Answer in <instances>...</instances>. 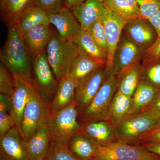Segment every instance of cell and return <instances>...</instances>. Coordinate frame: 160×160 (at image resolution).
<instances>
[{
    "mask_svg": "<svg viewBox=\"0 0 160 160\" xmlns=\"http://www.w3.org/2000/svg\"><path fill=\"white\" fill-rule=\"evenodd\" d=\"M15 82L14 90L11 97V107L9 114L13 118L17 126L19 128L23 112L25 109L29 92L32 84L25 82L16 77H13Z\"/></svg>",
    "mask_w": 160,
    "mask_h": 160,
    "instance_id": "cell-19",
    "label": "cell"
},
{
    "mask_svg": "<svg viewBox=\"0 0 160 160\" xmlns=\"http://www.w3.org/2000/svg\"><path fill=\"white\" fill-rule=\"evenodd\" d=\"M143 112H146L152 117L160 119V92L153 102Z\"/></svg>",
    "mask_w": 160,
    "mask_h": 160,
    "instance_id": "cell-39",
    "label": "cell"
},
{
    "mask_svg": "<svg viewBox=\"0 0 160 160\" xmlns=\"http://www.w3.org/2000/svg\"><path fill=\"white\" fill-rule=\"evenodd\" d=\"M72 41L82 51L98 62L106 65L107 55L100 49L89 32L82 29Z\"/></svg>",
    "mask_w": 160,
    "mask_h": 160,
    "instance_id": "cell-29",
    "label": "cell"
},
{
    "mask_svg": "<svg viewBox=\"0 0 160 160\" xmlns=\"http://www.w3.org/2000/svg\"><path fill=\"white\" fill-rule=\"evenodd\" d=\"M38 160H50L48 158H45V159H41Z\"/></svg>",
    "mask_w": 160,
    "mask_h": 160,
    "instance_id": "cell-44",
    "label": "cell"
},
{
    "mask_svg": "<svg viewBox=\"0 0 160 160\" xmlns=\"http://www.w3.org/2000/svg\"><path fill=\"white\" fill-rule=\"evenodd\" d=\"M47 121L29 138L24 141L29 160L47 158L49 155L53 142Z\"/></svg>",
    "mask_w": 160,
    "mask_h": 160,
    "instance_id": "cell-14",
    "label": "cell"
},
{
    "mask_svg": "<svg viewBox=\"0 0 160 160\" xmlns=\"http://www.w3.org/2000/svg\"><path fill=\"white\" fill-rule=\"evenodd\" d=\"M106 79L105 65L95 69L78 83L74 98L78 115L89 106Z\"/></svg>",
    "mask_w": 160,
    "mask_h": 160,
    "instance_id": "cell-9",
    "label": "cell"
},
{
    "mask_svg": "<svg viewBox=\"0 0 160 160\" xmlns=\"http://www.w3.org/2000/svg\"><path fill=\"white\" fill-rule=\"evenodd\" d=\"M16 126V122L10 114L7 112H0V137L2 136Z\"/></svg>",
    "mask_w": 160,
    "mask_h": 160,
    "instance_id": "cell-37",
    "label": "cell"
},
{
    "mask_svg": "<svg viewBox=\"0 0 160 160\" xmlns=\"http://www.w3.org/2000/svg\"><path fill=\"white\" fill-rule=\"evenodd\" d=\"M50 25L40 24L23 35V41L32 59L35 58L46 49L53 33Z\"/></svg>",
    "mask_w": 160,
    "mask_h": 160,
    "instance_id": "cell-16",
    "label": "cell"
},
{
    "mask_svg": "<svg viewBox=\"0 0 160 160\" xmlns=\"http://www.w3.org/2000/svg\"><path fill=\"white\" fill-rule=\"evenodd\" d=\"M87 31L91 34L100 49L107 56V39L104 25L101 20L95 23Z\"/></svg>",
    "mask_w": 160,
    "mask_h": 160,
    "instance_id": "cell-32",
    "label": "cell"
},
{
    "mask_svg": "<svg viewBox=\"0 0 160 160\" xmlns=\"http://www.w3.org/2000/svg\"><path fill=\"white\" fill-rule=\"evenodd\" d=\"M104 6L125 22L140 17L137 0H102Z\"/></svg>",
    "mask_w": 160,
    "mask_h": 160,
    "instance_id": "cell-26",
    "label": "cell"
},
{
    "mask_svg": "<svg viewBox=\"0 0 160 160\" xmlns=\"http://www.w3.org/2000/svg\"><path fill=\"white\" fill-rule=\"evenodd\" d=\"M64 0H32V6L39 8L47 14L56 12L63 7Z\"/></svg>",
    "mask_w": 160,
    "mask_h": 160,
    "instance_id": "cell-35",
    "label": "cell"
},
{
    "mask_svg": "<svg viewBox=\"0 0 160 160\" xmlns=\"http://www.w3.org/2000/svg\"><path fill=\"white\" fill-rule=\"evenodd\" d=\"M105 65L79 49L78 54L72 65L69 75L78 84L86 76Z\"/></svg>",
    "mask_w": 160,
    "mask_h": 160,
    "instance_id": "cell-24",
    "label": "cell"
},
{
    "mask_svg": "<svg viewBox=\"0 0 160 160\" xmlns=\"http://www.w3.org/2000/svg\"><path fill=\"white\" fill-rule=\"evenodd\" d=\"M32 86L49 110L58 82L49 65L46 49L32 60Z\"/></svg>",
    "mask_w": 160,
    "mask_h": 160,
    "instance_id": "cell-5",
    "label": "cell"
},
{
    "mask_svg": "<svg viewBox=\"0 0 160 160\" xmlns=\"http://www.w3.org/2000/svg\"><path fill=\"white\" fill-rule=\"evenodd\" d=\"M144 52L123 33L113 56L110 76L116 75L132 64L142 61Z\"/></svg>",
    "mask_w": 160,
    "mask_h": 160,
    "instance_id": "cell-12",
    "label": "cell"
},
{
    "mask_svg": "<svg viewBox=\"0 0 160 160\" xmlns=\"http://www.w3.org/2000/svg\"><path fill=\"white\" fill-rule=\"evenodd\" d=\"M49 115V109L43 102L32 85L19 128L23 140L26 141L29 138L46 122Z\"/></svg>",
    "mask_w": 160,
    "mask_h": 160,
    "instance_id": "cell-7",
    "label": "cell"
},
{
    "mask_svg": "<svg viewBox=\"0 0 160 160\" xmlns=\"http://www.w3.org/2000/svg\"><path fill=\"white\" fill-rule=\"evenodd\" d=\"M141 66L142 61H140L126 67L116 74L117 90L126 95L132 97L141 81Z\"/></svg>",
    "mask_w": 160,
    "mask_h": 160,
    "instance_id": "cell-22",
    "label": "cell"
},
{
    "mask_svg": "<svg viewBox=\"0 0 160 160\" xmlns=\"http://www.w3.org/2000/svg\"><path fill=\"white\" fill-rule=\"evenodd\" d=\"M105 8L102 0H86L71 10L82 29L87 31L95 23L101 20Z\"/></svg>",
    "mask_w": 160,
    "mask_h": 160,
    "instance_id": "cell-18",
    "label": "cell"
},
{
    "mask_svg": "<svg viewBox=\"0 0 160 160\" xmlns=\"http://www.w3.org/2000/svg\"><path fill=\"white\" fill-rule=\"evenodd\" d=\"M105 7L101 20L105 28L107 42V58L106 65V79L110 77L115 52L122 33L123 27L126 22L105 6Z\"/></svg>",
    "mask_w": 160,
    "mask_h": 160,
    "instance_id": "cell-10",
    "label": "cell"
},
{
    "mask_svg": "<svg viewBox=\"0 0 160 160\" xmlns=\"http://www.w3.org/2000/svg\"><path fill=\"white\" fill-rule=\"evenodd\" d=\"M80 132L99 145L118 142L116 127L110 121H101L82 124Z\"/></svg>",
    "mask_w": 160,
    "mask_h": 160,
    "instance_id": "cell-17",
    "label": "cell"
},
{
    "mask_svg": "<svg viewBox=\"0 0 160 160\" xmlns=\"http://www.w3.org/2000/svg\"><path fill=\"white\" fill-rule=\"evenodd\" d=\"M149 21L155 29L158 38H160V10L155 13Z\"/></svg>",
    "mask_w": 160,
    "mask_h": 160,
    "instance_id": "cell-41",
    "label": "cell"
},
{
    "mask_svg": "<svg viewBox=\"0 0 160 160\" xmlns=\"http://www.w3.org/2000/svg\"><path fill=\"white\" fill-rule=\"evenodd\" d=\"M11 102V97L6 95L0 94V112H9Z\"/></svg>",
    "mask_w": 160,
    "mask_h": 160,
    "instance_id": "cell-40",
    "label": "cell"
},
{
    "mask_svg": "<svg viewBox=\"0 0 160 160\" xmlns=\"http://www.w3.org/2000/svg\"><path fill=\"white\" fill-rule=\"evenodd\" d=\"M0 160H29L17 126L0 137Z\"/></svg>",
    "mask_w": 160,
    "mask_h": 160,
    "instance_id": "cell-13",
    "label": "cell"
},
{
    "mask_svg": "<svg viewBox=\"0 0 160 160\" xmlns=\"http://www.w3.org/2000/svg\"><path fill=\"white\" fill-rule=\"evenodd\" d=\"M92 160H160V156L148 151L142 145L118 141L99 145Z\"/></svg>",
    "mask_w": 160,
    "mask_h": 160,
    "instance_id": "cell-6",
    "label": "cell"
},
{
    "mask_svg": "<svg viewBox=\"0 0 160 160\" xmlns=\"http://www.w3.org/2000/svg\"><path fill=\"white\" fill-rule=\"evenodd\" d=\"M141 80L160 92V58L142 63Z\"/></svg>",
    "mask_w": 160,
    "mask_h": 160,
    "instance_id": "cell-30",
    "label": "cell"
},
{
    "mask_svg": "<svg viewBox=\"0 0 160 160\" xmlns=\"http://www.w3.org/2000/svg\"><path fill=\"white\" fill-rule=\"evenodd\" d=\"M140 11V17L149 20L160 10V0H137Z\"/></svg>",
    "mask_w": 160,
    "mask_h": 160,
    "instance_id": "cell-34",
    "label": "cell"
},
{
    "mask_svg": "<svg viewBox=\"0 0 160 160\" xmlns=\"http://www.w3.org/2000/svg\"><path fill=\"white\" fill-rule=\"evenodd\" d=\"M22 36L32 27L40 24H50L48 15L42 9L33 6L27 8L15 23Z\"/></svg>",
    "mask_w": 160,
    "mask_h": 160,
    "instance_id": "cell-25",
    "label": "cell"
},
{
    "mask_svg": "<svg viewBox=\"0 0 160 160\" xmlns=\"http://www.w3.org/2000/svg\"><path fill=\"white\" fill-rule=\"evenodd\" d=\"M31 6L32 0H0L1 17L8 26L15 24L20 16Z\"/></svg>",
    "mask_w": 160,
    "mask_h": 160,
    "instance_id": "cell-28",
    "label": "cell"
},
{
    "mask_svg": "<svg viewBox=\"0 0 160 160\" xmlns=\"http://www.w3.org/2000/svg\"><path fill=\"white\" fill-rule=\"evenodd\" d=\"M0 58L12 76L32 84V60L15 24L8 25V36L1 49Z\"/></svg>",
    "mask_w": 160,
    "mask_h": 160,
    "instance_id": "cell-1",
    "label": "cell"
},
{
    "mask_svg": "<svg viewBox=\"0 0 160 160\" xmlns=\"http://www.w3.org/2000/svg\"><path fill=\"white\" fill-rule=\"evenodd\" d=\"M78 85L69 75L60 80L49 107L50 114L55 113L74 102L76 88Z\"/></svg>",
    "mask_w": 160,
    "mask_h": 160,
    "instance_id": "cell-20",
    "label": "cell"
},
{
    "mask_svg": "<svg viewBox=\"0 0 160 160\" xmlns=\"http://www.w3.org/2000/svg\"><path fill=\"white\" fill-rule=\"evenodd\" d=\"M117 90V77L112 75L105 80L89 106L79 115V122L82 125L97 121H110L109 108Z\"/></svg>",
    "mask_w": 160,
    "mask_h": 160,
    "instance_id": "cell-3",
    "label": "cell"
},
{
    "mask_svg": "<svg viewBox=\"0 0 160 160\" xmlns=\"http://www.w3.org/2000/svg\"><path fill=\"white\" fill-rule=\"evenodd\" d=\"M14 78L3 63L0 65V94L11 97L14 90Z\"/></svg>",
    "mask_w": 160,
    "mask_h": 160,
    "instance_id": "cell-31",
    "label": "cell"
},
{
    "mask_svg": "<svg viewBox=\"0 0 160 160\" xmlns=\"http://www.w3.org/2000/svg\"><path fill=\"white\" fill-rule=\"evenodd\" d=\"M69 151L80 160H92L98 144L81 132L74 135L67 143Z\"/></svg>",
    "mask_w": 160,
    "mask_h": 160,
    "instance_id": "cell-21",
    "label": "cell"
},
{
    "mask_svg": "<svg viewBox=\"0 0 160 160\" xmlns=\"http://www.w3.org/2000/svg\"><path fill=\"white\" fill-rule=\"evenodd\" d=\"M141 145L150 152L160 156V142L147 143Z\"/></svg>",
    "mask_w": 160,
    "mask_h": 160,
    "instance_id": "cell-43",
    "label": "cell"
},
{
    "mask_svg": "<svg viewBox=\"0 0 160 160\" xmlns=\"http://www.w3.org/2000/svg\"><path fill=\"white\" fill-rule=\"evenodd\" d=\"M47 158L50 160H80L69 151L67 144L52 142Z\"/></svg>",
    "mask_w": 160,
    "mask_h": 160,
    "instance_id": "cell-33",
    "label": "cell"
},
{
    "mask_svg": "<svg viewBox=\"0 0 160 160\" xmlns=\"http://www.w3.org/2000/svg\"><path fill=\"white\" fill-rule=\"evenodd\" d=\"M78 111L75 102L50 114L47 123L52 142L67 144L74 135L81 132L82 125L78 122Z\"/></svg>",
    "mask_w": 160,
    "mask_h": 160,
    "instance_id": "cell-4",
    "label": "cell"
},
{
    "mask_svg": "<svg viewBox=\"0 0 160 160\" xmlns=\"http://www.w3.org/2000/svg\"><path fill=\"white\" fill-rule=\"evenodd\" d=\"M46 50L49 65L58 82L69 74L79 49L72 40L62 37L58 32H53Z\"/></svg>",
    "mask_w": 160,
    "mask_h": 160,
    "instance_id": "cell-2",
    "label": "cell"
},
{
    "mask_svg": "<svg viewBox=\"0 0 160 160\" xmlns=\"http://www.w3.org/2000/svg\"><path fill=\"white\" fill-rule=\"evenodd\" d=\"M47 15L50 24L55 26L61 37L67 39L72 40L82 29L71 9L63 7L56 12Z\"/></svg>",
    "mask_w": 160,
    "mask_h": 160,
    "instance_id": "cell-15",
    "label": "cell"
},
{
    "mask_svg": "<svg viewBox=\"0 0 160 160\" xmlns=\"http://www.w3.org/2000/svg\"><path fill=\"white\" fill-rule=\"evenodd\" d=\"M160 142V120L138 140L136 145Z\"/></svg>",
    "mask_w": 160,
    "mask_h": 160,
    "instance_id": "cell-36",
    "label": "cell"
},
{
    "mask_svg": "<svg viewBox=\"0 0 160 160\" xmlns=\"http://www.w3.org/2000/svg\"><path fill=\"white\" fill-rule=\"evenodd\" d=\"M122 32L144 52L158 38L157 32L149 20L140 17L126 22Z\"/></svg>",
    "mask_w": 160,
    "mask_h": 160,
    "instance_id": "cell-11",
    "label": "cell"
},
{
    "mask_svg": "<svg viewBox=\"0 0 160 160\" xmlns=\"http://www.w3.org/2000/svg\"><path fill=\"white\" fill-rule=\"evenodd\" d=\"M86 1V0H64L63 7L71 10L80 6Z\"/></svg>",
    "mask_w": 160,
    "mask_h": 160,
    "instance_id": "cell-42",
    "label": "cell"
},
{
    "mask_svg": "<svg viewBox=\"0 0 160 160\" xmlns=\"http://www.w3.org/2000/svg\"><path fill=\"white\" fill-rule=\"evenodd\" d=\"M160 58V38H158L155 42L145 52L142 58V63Z\"/></svg>",
    "mask_w": 160,
    "mask_h": 160,
    "instance_id": "cell-38",
    "label": "cell"
},
{
    "mask_svg": "<svg viewBox=\"0 0 160 160\" xmlns=\"http://www.w3.org/2000/svg\"><path fill=\"white\" fill-rule=\"evenodd\" d=\"M132 104V97L123 94L117 90L109 108L110 121L115 126L129 115Z\"/></svg>",
    "mask_w": 160,
    "mask_h": 160,
    "instance_id": "cell-27",
    "label": "cell"
},
{
    "mask_svg": "<svg viewBox=\"0 0 160 160\" xmlns=\"http://www.w3.org/2000/svg\"><path fill=\"white\" fill-rule=\"evenodd\" d=\"M159 92L141 80L132 95V106L128 116L143 112L153 102Z\"/></svg>",
    "mask_w": 160,
    "mask_h": 160,
    "instance_id": "cell-23",
    "label": "cell"
},
{
    "mask_svg": "<svg viewBox=\"0 0 160 160\" xmlns=\"http://www.w3.org/2000/svg\"><path fill=\"white\" fill-rule=\"evenodd\" d=\"M160 120L144 112L126 117L116 126L118 141L135 145L138 139Z\"/></svg>",
    "mask_w": 160,
    "mask_h": 160,
    "instance_id": "cell-8",
    "label": "cell"
}]
</instances>
